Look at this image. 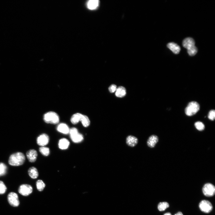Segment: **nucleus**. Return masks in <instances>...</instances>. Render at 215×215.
Listing matches in <instances>:
<instances>
[{"label": "nucleus", "instance_id": "obj_6", "mask_svg": "<svg viewBox=\"0 0 215 215\" xmlns=\"http://www.w3.org/2000/svg\"><path fill=\"white\" fill-rule=\"evenodd\" d=\"M202 190L204 194L208 197L213 196L215 193V187L210 183L206 184L204 186Z\"/></svg>", "mask_w": 215, "mask_h": 215}, {"label": "nucleus", "instance_id": "obj_30", "mask_svg": "<svg viewBox=\"0 0 215 215\" xmlns=\"http://www.w3.org/2000/svg\"><path fill=\"white\" fill-rule=\"evenodd\" d=\"M174 215H184L181 212H179Z\"/></svg>", "mask_w": 215, "mask_h": 215}, {"label": "nucleus", "instance_id": "obj_17", "mask_svg": "<svg viewBox=\"0 0 215 215\" xmlns=\"http://www.w3.org/2000/svg\"><path fill=\"white\" fill-rule=\"evenodd\" d=\"M70 142L66 139H61L58 143L59 147L62 150L66 149L69 146Z\"/></svg>", "mask_w": 215, "mask_h": 215}, {"label": "nucleus", "instance_id": "obj_16", "mask_svg": "<svg viewBox=\"0 0 215 215\" xmlns=\"http://www.w3.org/2000/svg\"><path fill=\"white\" fill-rule=\"evenodd\" d=\"M57 130L61 133L67 134L69 133L70 129L67 125L64 123H61L58 126Z\"/></svg>", "mask_w": 215, "mask_h": 215}, {"label": "nucleus", "instance_id": "obj_1", "mask_svg": "<svg viewBox=\"0 0 215 215\" xmlns=\"http://www.w3.org/2000/svg\"><path fill=\"white\" fill-rule=\"evenodd\" d=\"M26 160L24 154L21 152H17L12 154L9 160V163L13 166H19L22 165Z\"/></svg>", "mask_w": 215, "mask_h": 215}, {"label": "nucleus", "instance_id": "obj_2", "mask_svg": "<svg viewBox=\"0 0 215 215\" xmlns=\"http://www.w3.org/2000/svg\"><path fill=\"white\" fill-rule=\"evenodd\" d=\"M44 120L47 124H56L59 122V117L56 113L50 111L46 113L44 116Z\"/></svg>", "mask_w": 215, "mask_h": 215}, {"label": "nucleus", "instance_id": "obj_14", "mask_svg": "<svg viewBox=\"0 0 215 215\" xmlns=\"http://www.w3.org/2000/svg\"><path fill=\"white\" fill-rule=\"evenodd\" d=\"M159 141V138L157 136L152 135L149 137L147 141L148 146L151 148L154 147L156 144Z\"/></svg>", "mask_w": 215, "mask_h": 215}, {"label": "nucleus", "instance_id": "obj_28", "mask_svg": "<svg viewBox=\"0 0 215 215\" xmlns=\"http://www.w3.org/2000/svg\"><path fill=\"white\" fill-rule=\"evenodd\" d=\"M209 119L212 121L214 120L215 118V111L214 110H211L208 114Z\"/></svg>", "mask_w": 215, "mask_h": 215}, {"label": "nucleus", "instance_id": "obj_27", "mask_svg": "<svg viewBox=\"0 0 215 215\" xmlns=\"http://www.w3.org/2000/svg\"><path fill=\"white\" fill-rule=\"evenodd\" d=\"M7 188L4 183L0 181V194H4L6 191Z\"/></svg>", "mask_w": 215, "mask_h": 215}, {"label": "nucleus", "instance_id": "obj_19", "mask_svg": "<svg viewBox=\"0 0 215 215\" xmlns=\"http://www.w3.org/2000/svg\"><path fill=\"white\" fill-rule=\"evenodd\" d=\"M30 176L32 179H35L37 178L39 173L36 168L34 167L30 168L28 171Z\"/></svg>", "mask_w": 215, "mask_h": 215}, {"label": "nucleus", "instance_id": "obj_22", "mask_svg": "<svg viewBox=\"0 0 215 215\" xmlns=\"http://www.w3.org/2000/svg\"><path fill=\"white\" fill-rule=\"evenodd\" d=\"M7 167L4 163H0V176L5 175L6 173Z\"/></svg>", "mask_w": 215, "mask_h": 215}, {"label": "nucleus", "instance_id": "obj_25", "mask_svg": "<svg viewBox=\"0 0 215 215\" xmlns=\"http://www.w3.org/2000/svg\"><path fill=\"white\" fill-rule=\"evenodd\" d=\"M194 126L197 130L199 131H202L205 129V126L202 122L198 121L195 123Z\"/></svg>", "mask_w": 215, "mask_h": 215}, {"label": "nucleus", "instance_id": "obj_8", "mask_svg": "<svg viewBox=\"0 0 215 215\" xmlns=\"http://www.w3.org/2000/svg\"><path fill=\"white\" fill-rule=\"evenodd\" d=\"M199 208L202 212L208 213L210 212L213 209V206L211 203L209 201L203 200L199 204Z\"/></svg>", "mask_w": 215, "mask_h": 215}, {"label": "nucleus", "instance_id": "obj_31", "mask_svg": "<svg viewBox=\"0 0 215 215\" xmlns=\"http://www.w3.org/2000/svg\"><path fill=\"white\" fill-rule=\"evenodd\" d=\"M164 215H171V214L170 213L168 212L166 213Z\"/></svg>", "mask_w": 215, "mask_h": 215}, {"label": "nucleus", "instance_id": "obj_11", "mask_svg": "<svg viewBox=\"0 0 215 215\" xmlns=\"http://www.w3.org/2000/svg\"><path fill=\"white\" fill-rule=\"evenodd\" d=\"M26 155L29 161L31 163H34L36 160L38 154L36 150L30 149L27 152Z\"/></svg>", "mask_w": 215, "mask_h": 215}, {"label": "nucleus", "instance_id": "obj_15", "mask_svg": "<svg viewBox=\"0 0 215 215\" xmlns=\"http://www.w3.org/2000/svg\"><path fill=\"white\" fill-rule=\"evenodd\" d=\"M167 47L175 54H179L181 50L180 47L177 44L174 43H170L167 45Z\"/></svg>", "mask_w": 215, "mask_h": 215}, {"label": "nucleus", "instance_id": "obj_10", "mask_svg": "<svg viewBox=\"0 0 215 215\" xmlns=\"http://www.w3.org/2000/svg\"><path fill=\"white\" fill-rule=\"evenodd\" d=\"M49 140L48 135L46 134H43L38 136L36 142L38 145L44 146L48 144Z\"/></svg>", "mask_w": 215, "mask_h": 215}, {"label": "nucleus", "instance_id": "obj_26", "mask_svg": "<svg viewBox=\"0 0 215 215\" xmlns=\"http://www.w3.org/2000/svg\"><path fill=\"white\" fill-rule=\"evenodd\" d=\"M187 52L189 55L193 56L196 54L198 52V49L195 46L187 50Z\"/></svg>", "mask_w": 215, "mask_h": 215}, {"label": "nucleus", "instance_id": "obj_9", "mask_svg": "<svg viewBox=\"0 0 215 215\" xmlns=\"http://www.w3.org/2000/svg\"><path fill=\"white\" fill-rule=\"evenodd\" d=\"M33 191L32 186L28 184H25L21 185L19 187L18 192L24 196H28Z\"/></svg>", "mask_w": 215, "mask_h": 215}, {"label": "nucleus", "instance_id": "obj_18", "mask_svg": "<svg viewBox=\"0 0 215 215\" xmlns=\"http://www.w3.org/2000/svg\"><path fill=\"white\" fill-rule=\"evenodd\" d=\"M99 2L98 0H90L87 3V7L90 10H94L98 7Z\"/></svg>", "mask_w": 215, "mask_h": 215}, {"label": "nucleus", "instance_id": "obj_24", "mask_svg": "<svg viewBox=\"0 0 215 215\" xmlns=\"http://www.w3.org/2000/svg\"><path fill=\"white\" fill-rule=\"evenodd\" d=\"M40 152L43 155L48 156L50 154V150L49 148L42 146L39 149Z\"/></svg>", "mask_w": 215, "mask_h": 215}, {"label": "nucleus", "instance_id": "obj_5", "mask_svg": "<svg viewBox=\"0 0 215 215\" xmlns=\"http://www.w3.org/2000/svg\"><path fill=\"white\" fill-rule=\"evenodd\" d=\"M69 133L70 138L74 143H79L84 140L83 135L79 133L77 129L75 128H72L70 129Z\"/></svg>", "mask_w": 215, "mask_h": 215}, {"label": "nucleus", "instance_id": "obj_13", "mask_svg": "<svg viewBox=\"0 0 215 215\" xmlns=\"http://www.w3.org/2000/svg\"><path fill=\"white\" fill-rule=\"evenodd\" d=\"M126 143L129 146L134 147L138 143V140L136 137L132 135L128 136L126 139Z\"/></svg>", "mask_w": 215, "mask_h": 215}, {"label": "nucleus", "instance_id": "obj_3", "mask_svg": "<svg viewBox=\"0 0 215 215\" xmlns=\"http://www.w3.org/2000/svg\"><path fill=\"white\" fill-rule=\"evenodd\" d=\"M71 121L73 124H76L81 121L83 126H85L89 123V119L88 117L85 115L80 113H76L72 116Z\"/></svg>", "mask_w": 215, "mask_h": 215}, {"label": "nucleus", "instance_id": "obj_23", "mask_svg": "<svg viewBox=\"0 0 215 215\" xmlns=\"http://www.w3.org/2000/svg\"><path fill=\"white\" fill-rule=\"evenodd\" d=\"M169 204L166 202L160 203L158 205V209L160 211H163L165 210L167 208L169 207Z\"/></svg>", "mask_w": 215, "mask_h": 215}, {"label": "nucleus", "instance_id": "obj_20", "mask_svg": "<svg viewBox=\"0 0 215 215\" xmlns=\"http://www.w3.org/2000/svg\"><path fill=\"white\" fill-rule=\"evenodd\" d=\"M126 94V91L125 88L120 86L116 89L115 93L116 96L119 97H123Z\"/></svg>", "mask_w": 215, "mask_h": 215}, {"label": "nucleus", "instance_id": "obj_12", "mask_svg": "<svg viewBox=\"0 0 215 215\" xmlns=\"http://www.w3.org/2000/svg\"><path fill=\"white\" fill-rule=\"evenodd\" d=\"M195 42L193 39L188 37L185 39L183 42V45L187 50L195 46Z\"/></svg>", "mask_w": 215, "mask_h": 215}, {"label": "nucleus", "instance_id": "obj_7", "mask_svg": "<svg viewBox=\"0 0 215 215\" xmlns=\"http://www.w3.org/2000/svg\"><path fill=\"white\" fill-rule=\"evenodd\" d=\"M8 200L9 204L13 207H17L19 204L18 195L14 192H11L9 194Z\"/></svg>", "mask_w": 215, "mask_h": 215}, {"label": "nucleus", "instance_id": "obj_29", "mask_svg": "<svg viewBox=\"0 0 215 215\" xmlns=\"http://www.w3.org/2000/svg\"><path fill=\"white\" fill-rule=\"evenodd\" d=\"M116 86L114 84L112 85L109 88V90L111 93L114 92L116 91Z\"/></svg>", "mask_w": 215, "mask_h": 215}, {"label": "nucleus", "instance_id": "obj_4", "mask_svg": "<svg viewBox=\"0 0 215 215\" xmlns=\"http://www.w3.org/2000/svg\"><path fill=\"white\" fill-rule=\"evenodd\" d=\"M200 108V105L197 102L192 101L188 104L185 109V113L187 115L191 116L195 114L199 111Z\"/></svg>", "mask_w": 215, "mask_h": 215}, {"label": "nucleus", "instance_id": "obj_21", "mask_svg": "<svg viewBox=\"0 0 215 215\" xmlns=\"http://www.w3.org/2000/svg\"><path fill=\"white\" fill-rule=\"evenodd\" d=\"M37 189L39 191H43L45 188L46 185L44 182L41 180H38L36 182Z\"/></svg>", "mask_w": 215, "mask_h": 215}]
</instances>
